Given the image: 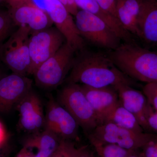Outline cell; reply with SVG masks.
<instances>
[{
    "instance_id": "6da1fadb",
    "label": "cell",
    "mask_w": 157,
    "mask_h": 157,
    "mask_svg": "<svg viewBox=\"0 0 157 157\" xmlns=\"http://www.w3.org/2000/svg\"><path fill=\"white\" fill-rule=\"evenodd\" d=\"M67 80L90 87L101 88L126 84L134 86V80L119 70L109 56L92 52H82L75 58Z\"/></svg>"
},
{
    "instance_id": "7a4b0ae2",
    "label": "cell",
    "mask_w": 157,
    "mask_h": 157,
    "mask_svg": "<svg viewBox=\"0 0 157 157\" xmlns=\"http://www.w3.org/2000/svg\"><path fill=\"white\" fill-rule=\"evenodd\" d=\"M120 70L133 80L157 82V53L134 42H124L108 55Z\"/></svg>"
},
{
    "instance_id": "3957f363",
    "label": "cell",
    "mask_w": 157,
    "mask_h": 157,
    "mask_svg": "<svg viewBox=\"0 0 157 157\" xmlns=\"http://www.w3.org/2000/svg\"><path fill=\"white\" fill-rule=\"evenodd\" d=\"M76 51L65 42L57 52L43 63L34 73L35 82L42 88H54L61 84L72 69Z\"/></svg>"
},
{
    "instance_id": "277c9868",
    "label": "cell",
    "mask_w": 157,
    "mask_h": 157,
    "mask_svg": "<svg viewBox=\"0 0 157 157\" xmlns=\"http://www.w3.org/2000/svg\"><path fill=\"white\" fill-rule=\"evenodd\" d=\"M59 100L60 104L73 116L86 135L99 125L98 117L80 85L69 83L60 93Z\"/></svg>"
},
{
    "instance_id": "5b68a950",
    "label": "cell",
    "mask_w": 157,
    "mask_h": 157,
    "mask_svg": "<svg viewBox=\"0 0 157 157\" xmlns=\"http://www.w3.org/2000/svg\"><path fill=\"white\" fill-rule=\"evenodd\" d=\"M31 31L27 26H21L0 45V59L13 73L28 75L30 65L29 39Z\"/></svg>"
},
{
    "instance_id": "8992f818",
    "label": "cell",
    "mask_w": 157,
    "mask_h": 157,
    "mask_svg": "<svg viewBox=\"0 0 157 157\" xmlns=\"http://www.w3.org/2000/svg\"><path fill=\"white\" fill-rule=\"evenodd\" d=\"M75 16L80 36L94 45L111 51L121 45L120 38L100 17L82 10H78Z\"/></svg>"
},
{
    "instance_id": "52a82bcc",
    "label": "cell",
    "mask_w": 157,
    "mask_h": 157,
    "mask_svg": "<svg viewBox=\"0 0 157 157\" xmlns=\"http://www.w3.org/2000/svg\"><path fill=\"white\" fill-rule=\"evenodd\" d=\"M66 42L65 37L56 27L33 31L29 39L30 65L28 75H34L39 67Z\"/></svg>"
},
{
    "instance_id": "ba28073f",
    "label": "cell",
    "mask_w": 157,
    "mask_h": 157,
    "mask_svg": "<svg viewBox=\"0 0 157 157\" xmlns=\"http://www.w3.org/2000/svg\"><path fill=\"white\" fill-rule=\"evenodd\" d=\"M45 12L66 39V42L76 52L83 50L85 43L77 29L72 15L59 0H31Z\"/></svg>"
},
{
    "instance_id": "9c48e42d",
    "label": "cell",
    "mask_w": 157,
    "mask_h": 157,
    "mask_svg": "<svg viewBox=\"0 0 157 157\" xmlns=\"http://www.w3.org/2000/svg\"><path fill=\"white\" fill-rule=\"evenodd\" d=\"M156 134L138 132L122 128L112 123L100 124L90 135L105 143L116 144L129 151H136L143 147L155 137Z\"/></svg>"
},
{
    "instance_id": "30bf717a",
    "label": "cell",
    "mask_w": 157,
    "mask_h": 157,
    "mask_svg": "<svg viewBox=\"0 0 157 157\" xmlns=\"http://www.w3.org/2000/svg\"><path fill=\"white\" fill-rule=\"evenodd\" d=\"M44 129L62 140H72L77 137L79 126L73 116L52 97L47 104Z\"/></svg>"
},
{
    "instance_id": "8fae6325",
    "label": "cell",
    "mask_w": 157,
    "mask_h": 157,
    "mask_svg": "<svg viewBox=\"0 0 157 157\" xmlns=\"http://www.w3.org/2000/svg\"><path fill=\"white\" fill-rule=\"evenodd\" d=\"M33 80L26 76L12 73L0 78V113L15 108L25 96L32 90Z\"/></svg>"
},
{
    "instance_id": "7c38bea8",
    "label": "cell",
    "mask_w": 157,
    "mask_h": 157,
    "mask_svg": "<svg viewBox=\"0 0 157 157\" xmlns=\"http://www.w3.org/2000/svg\"><path fill=\"white\" fill-rule=\"evenodd\" d=\"M19 114V124L26 132L35 133L44 127L45 116L42 102L38 95L31 90L16 105Z\"/></svg>"
},
{
    "instance_id": "4fadbf2b",
    "label": "cell",
    "mask_w": 157,
    "mask_h": 157,
    "mask_svg": "<svg viewBox=\"0 0 157 157\" xmlns=\"http://www.w3.org/2000/svg\"><path fill=\"white\" fill-rule=\"evenodd\" d=\"M9 12L15 25H26L32 31L44 29L53 24L48 14L31 2L11 8Z\"/></svg>"
},
{
    "instance_id": "5bb4252c",
    "label": "cell",
    "mask_w": 157,
    "mask_h": 157,
    "mask_svg": "<svg viewBox=\"0 0 157 157\" xmlns=\"http://www.w3.org/2000/svg\"><path fill=\"white\" fill-rule=\"evenodd\" d=\"M81 86L95 113L99 124H102L106 116L119 104L117 92L112 86L94 88L84 85Z\"/></svg>"
},
{
    "instance_id": "9a60e30c",
    "label": "cell",
    "mask_w": 157,
    "mask_h": 157,
    "mask_svg": "<svg viewBox=\"0 0 157 157\" xmlns=\"http://www.w3.org/2000/svg\"><path fill=\"white\" fill-rule=\"evenodd\" d=\"M113 87L117 92L121 105L135 116L147 132L145 117L149 103L144 94L128 85H117Z\"/></svg>"
},
{
    "instance_id": "2e32d148",
    "label": "cell",
    "mask_w": 157,
    "mask_h": 157,
    "mask_svg": "<svg viewBox=\"0 0 157 157\" xmlns=\"http://www.w3.org/2000/svg\"><path fill=\"white\" fill-rule=\"evenodd\" d=\"M139 38L157 45V0H143L138 21Z\"/></svg>"
},
{
    "instance_id": "e0dca14e",
    "label": "cell",
    "mask_w": 157,
    "mask_h": 157,
    "mask_svg": "<svg viewBox=\"0 0 157 157\" xmlns=\"http://www.w3.org/2000/svg\"><path fill=\"white\" fill-rule=\"evenodd\" d=\"M61 140L52 132L44 129L29 136L24 141L23 147L31 151L36 150L33 157H49L57 148Z\"/></svg>"
},
{
    "instance_id": "ac0fdd59",
    "label": "cell",
    "mask_w": 157,
    "mask_h": 157,
    "mask_svg": "<svg viewBox=\"0 0 157 157\" xmlns=\"http://www.w3.org/2000/svg\"><path fill=\"white\" fill-rule=\"evenodd\" d=\"M143 0H117V19L130 33L139 36L138 21Z\"/></svg>"
},
{
    "instance_id": "d6986e66",
    "label": "cell",
    "mask_w": 157,
    "mask_h": 157,
    "mask_svg": "<svg viewBox=\"0 0 157 157\" xmlns=\"http://www.w3.org/2000/svg\"><path fill=\"white\" fill-rule=\"evenodd\" d=\"M78 9L87 11L100 17L121 39L125 38L128 32L118 20L104 11L96 0H74Z\"/></svg>"
},
{
    "instance_id": "ffe728a7",
    "label": "cell",
    "mask_w": 157,
    "mask_h": 157,
    "mask_svg": "<svg viewBox=\"0 0 157 157\" xmlns=\"http://www.w3.org/2000/svg\"><path fill=\"white\" fill-rule=\"evenodd\" d=\"M107 122L136 132H145L135 116L124 108L120 101L104 118L102 124Z\"/></svg>"
},
{
    "instance_id": "44dd1931",
    "label": "cell",
    "mask_w": 157,
    "mask_h": 157,
    "mask_svg": "<svg viewBox=\"0 0 157 157\" xmlns=\"http://www.w3.org/2000/svg\"><path fill=\"white\" fill-rule=\"evenodd\" d=\"M86 136L99 157H126L132 151L116 144L102 142L90 135Z\"/></svg>"
},
{
    "instance_id": "7402d4cb",
    "label": "cell",
    "mask_w": 157,
    "mask_h": 157,
    "mask_svg": "<svg viewBox=\"0 0 157 157\" xmlns=\"http://www.w3.org/2000/svg\"><path fill=\"white\" fill-rule=\"evenodd\" d=\"M77 150L71 140H61L57 148L49 157H75Z\"/></svg>"
},
{
    "instance_id": "603a6c76",
    "label": "cell",
    "mask_w": 157,
    "mask_h": 157,
    "mask_svg": "<svg viewBox=\"0 0 157 157\" xmlns=\"http://www.w3.org/2000/svg\"><path fill=\"white\" fill-rule=\"evenodd\" d=\"M14 25L9 11H0V45L9 36Z\"/></svg>"
},
{
    "instance_id": "cb8c5ba5",
    "label": "cell",
    "mask_w": 157,
    "mask_h": 157,
    "mask_svg": "<svg viewBox=\"0 0 157 157\" xmlns=\"http://www.w3.org/2000/svg\"><path fill=\"white\" fill-rule=\"evenodd\" d=\"M142 92L149 104L157 111V82L146 83L143 86Z\"/></svg>"
},
{
    "instance_id": "d4e9b609",
    "label": "cell",
    "mask_w": 157,
    "mask_h": 157,
    "mask_svg": "<svg viewBox=\"0 0 157 157\" xmlns=\"http://www.w3.org/2000/svg\"><path fill=\"white\" fill-rule=\"evenodd\" d=\"M145 118L147 132L157 135V111L150 104Z\"/></svg>"
},
{
    "instance_id": "484cf974",
    "label": "cell",
    "mask_w": 157,
    "mask_h": 157,
    "mask_svg": "<svg viewBox=\"0 0 157 157\" xmlns=\"http://www.w3.org/2000/svg\"><path fill=\"white\" fill-rule=\"evenodd\" d=\"M96 1L100 7L104 11L107 12L116 19L118 20L117 13V0H96Z\"/></svg>"
},
{
    "instance_id": "4316f807",
    "label": "cell",
    "mask_w": 157,
    "mask_h": 157,
    "mask_svg": "<svg viewBox=\"0 0 157 157\" xmlns=\"http://www.w3.org/2000/svg\"><path fill=\"white\" fill-rule=\"evenodd\" d=\"M72 15L75 16L78 11L74 0H59Z\"/></svg>"
},
{
    "instance_id": "83f0119b",
    "label": "cell",
    "mask_w": 157,
    "mask_h": 157,
    "mask_svg": "<svg viewBox=\"0 0 157 157\" xmlns=\"http://www.w3.org/2000/svg\"><path fill=\"white\" fill-rule=\"evenodd\" d=\"M75 157H94L86 147H83L78 148Z\"/></svg>"
},
{
    "instance_id": "f1b7e54d",
    "label": "cell",
    "mask_w": 157,
    "mask_h": 157,
    "mask_svg": "<svg viewBox=\"0 0 157 157\" xmlns=\"http://www.w3.org/2000/svg\"><path fill=\"white\" fill-rule=\"evenodd\" d=\"M16 157H33V154L28 149L23 147Z\"/></svg>"
},
{
    "instance_id": "f546056e",
    "label": "cell",
    "mask_w": 157,
    "mask_h": 157,
    "mask_svg": "<svg viewBox=\"0 0 157 157\" xmlns=\"http://www.w3.org/2000/svg\"><path fill=\"white\" fill-rule=\"evenodd\" d=\"M30 0H6V2L9 4L11 8L16 7L25 3L29 2Z\"/></svg>"
},
{
    "instance_id": "4dcf8cb0",
    "label": "cell",
    "mask_w": 157,
    "mask_h": 157,
    "mask_svg": "<svg viewBox=\"0 0 157 157\" xmlns=\"http://www.w3.org/2000/svg\"><path fill=\"white\" fill-rule=\"evenodd\" d=\"M6 132L3 124L0 121V146L5 142L6 139Z\"/></svg>"
},
{
    "instance_id": "1f68e13d",
    "label": "cell",
    "mask_w": 157,
    "mask_h": 157,
    "mask_svg": "<svg viewBox=\"0 0 157 157\" xmlns=\"http://www.w3.org/2000/svg\"><path fill=\"white\" fill-rule=\"evenodd\" d=\"M135 151H132L126 157H144L143 156L137 155Z\"/></svg>"
},
{
    "instance_id": "d6a6232c",
    "label": "cell",
    "mask_w": 157,
    "mask_h": 157,
    "mask_svg": "<svg viewBox=\"0 0 157 157\" xmlns=\"http://www.w3.org/2000/svg\"><path fill=\"white\" fill-rule=\"evenodd\" d=\"M6 0H0V4H1V3H2L3 2H4V1H6Z\"/></svg>"
},
{
    "instance_id": "836d02e7",
    "label": "cell",
    "mask_w": 157,
    "mask_h": 157,
    "mask_svg": "<svg viewBox=\"0 0 157 157\" xmlns=\"http://www.w3.org/2000/svg\"><path fill=\"white\" fill-rule=\"evenodd\" d=\"M1 77H2V76H1V73H0V78H1Z\"/></svg>"
},
{
    "instance_id": "e575fe53",
    "label": "cell",
    "mask_w": 157,
    "mask_h": 157,
    "mask_svg": "<svg viewBox=\"0 0 157 157\" xmlns=\"http://www.w3.org/2000/svg\"><path fill=\"white\" fill-rule=\"evenodd\" d=\"M0 157H1V155H0Z\"/></svg>"
}]
</instances>
